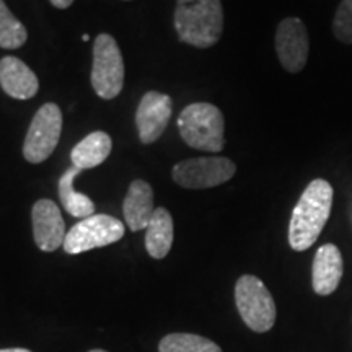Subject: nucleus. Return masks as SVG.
Listing matches in <instances>:
<instances>
[{
	"label": "nucleus",
	"mask_w": 352,
	"mask_h": 352,
	"mask_svg": "<svg viewBox=\"0 0 352 352\" xmlns=\"http://www.w3.org/2000/svg\"><path fill=\"white\" fill-rule=\"evenodd\" d=\"M90 352H107V351H103V349H94V351H90Z\"/></svg>",
	"instance_id": "nucleus-24"
},
{
	"label": "nucleus",
	"mask_w": 352,
	"mask_h": 352,
	"mask_svg": "<svg viewBox=\"0 0 352 352\" xmlns=\"http://www.w3.org/2000/svg\"><path fill=\"white\" fill-rule=\"evenodd\" d=\"M310 51L307 26L300 19L290 16L277 25L276 52L279 63L289 74H298L305 67Z\"/></svg>",
	"instance_id": "nucleus-9"
},
{
	"label": "nucleus",
	"mask_w": 352,
	"mask_h": 352,
	"mask_svg": "<svg viewBox=\"0 0 352 352\" xmlns=\"http://www.w3.org/2000/svg\"><path fill=\"white\" fill-rule=\"evenodd\" d=\"M82 39H83V41H88V39H90V36H88V34H83Z\"/></svg>",
	"instance_id": "nucleus-23"
},
{
	"label": "nucleus",
	"mask_w": 352,
	"mask_h": 352,
	"mask_svg": "<svg viewBox=\"0 0 352 352\" xmlns=\"http://www.w3.org/2000/svg\"><path fill=\"white\" fill-rule=\"evenodd\" d=\"M50 2L56 8H60V10H65L74 3V0H50Z\"/></svg>",
	"instance_id": "nucleus-21"
},
{
	"label": "nucleus",
	"mask_w": 352,
	"mask_h": 352,
	"mask_svg": "<svg viewBox=\"0 0 352 352\" xmlns=\"http://www.w3.org/2000/svg\"><path fill=\"white\" fill-rule=\"evenodd\" d=\"M236 165L226 157H197L173 166V179L188 189H208L230 182Z\"/></svg>",
	"instance_id": "nucleus-8"
},
{
	"label": "nucleus",
	"mask_w": 352,
	"mask_h": 352,
	"mask_svg": "<svg viewBox=\"0 0 352 352\" xmlns=\"http://www.w3.org/2000/svg\"><path fill=\"white\" fill-rule=\"evenodd\" d=\"M80 170L76 166H70L59 179V199L64 209L72 215V217L87 219L95 214V204L87 195H80L74 189V179L77 178Z\"/></svg>",
	"instance_id": "nucleus-17"
},
{
	"label": "nucleus",
	"mask_w": 352,
	"mask_h": 352,
	"mask_svg": "<svg viewBox=\"0 0 352 352\" xmlns=\"http://www.w3.org/2000/svg\"><path fill=\"white\" fill-rule=\"evenodd\" d=\"M173 111V101L160 91H147L140 100L135 124L142 144H153L164 134Z\"/></svg>",
	"instance_id": "nucleus-10"
},
{
	"label": "nucleus",
	"mask_w": 352,
	"mask_h": 352,
	"mask_svg": "<svg viewBox=\"0 0 352 352\" xmlns=\"http://www.w3.org/2000/svg\"><path fill=\"white\" fill-rule=\"evenodd\" d=\"M235 303L241 320L253 331L266 333L274 327V298L259 277L245 274L236 280Z\"/></svg>",
	"instance_id": "nucleus-4"
},
{
	"label": "nucleus",
	"mask_w": 352,
	"mask_h": 352,
	"mask_svg": "<svg viewBox=\"0 0 352 352\" xmlns=\"http://www.w3.org/2000/svg\"><path fill=\"white\" fill-rule=\"evenodd\" d=\"M160 352H222L214 341L191 333H173L158 344Z\"/></svg>",
	"instance_id": "nucleus-18"
},
{
	"label": "nucleus",
	"mask_w": 352,
	"mask_h": 352,
	"mask_svg": "<svg viewBox=\"0 0 352 352\" xmlns=\"http://www.w3.org/2000/svg\"><path fill=\"white\" fill-rule=\"evenodd\" d=\"M63 134V113L56 103H46L34 114L26 132L23 157L30 164H43L52 155Z\"/></svg>",
	"instance_id": "nucleus-7"
},
{
	"label": "nucleus",
	"mask_w": 352,
	"mask_h": 352,
	"mask_svg": "<svg viewBox=\"0 0 352 352\" xmlns=\"http://www.w3.org/2000/svg\"><path fill=\"white\" fill-rule=\"evenodd\" d=\"M34 243L41 252L51 253L64 246L65 222L59 206L51 199H39L32 209Z\"/></svg>",
	"instance_id": "nucleus-11"
},
{
	"label": "nucleus",
	"mask_w": 352,
	"mask_h": 352,
	"mask_svg": "<svg viewBox=\"0 0 352 352\" xmlns=\"http://www.w3.org/2000/svg\"><path fill=\"white\" fill-rule=\"evenodd\" d=\"M111 138L103 131H95L83 138L70 152L72 165L78 170H90L103 164L111 153Z\"/></svg>",
	"instance_id": "nucleus-15"
},
{
	"label": "nucleus",
	"mask_w": 352,
	"mask_h": 352,
	"mask_svg": "<svg viewBox=\"0 0 352 352\" xmlns=\"http://www.w3.org/2000/svg\"><path fill=\"white\" fill-rule=\"evenodd\" d=\"M175 30L182 43L199 50L212 47L223 32L222 0H176Z\"/></svg>",
	"instance_id": "nucleus-2"
},
{
	"label": "nucleus",
	"mask_w": 352,
	"mask_h": 352,
	"mask_svg": "<svg viewBox=\"0 0 352 352\" xmlns=\"http://www.w3.org/2000/svg\"><path fill=\"white\" fill-rule=\"evenodd\" d=\"M153 189L144 179H134L129 184L122 204V212L131 232H139L148 227L153 215Z\"/></svg>",
	"instance_id": "nucleus-14"
},
{
	"label": "nucleus",
	"mask_w": 352,
	"mask_h": 352,
	"mask_svg": "<svg viewBox=\"0 0 352 352\" xmlns=\"http://www.w3.org/2000/svg\"><path fill=\"white\" fill-rule=\"evenodd\" d=\"M342 272H344V263L340 248L333 243L320 246L311 270V285L315 292L318 296H331L341 283Z\"/></svg>",
	"instance_id": "nucleus-12"
},
{
	"label": "nucleus",
	"mask_w": 352,
	"mask_h": 352,
	"mask_svg": "<svg viewBox=\"0 0 352 352\" xmlns=\"http://www.w3.org/2000/svg\"><path fill=\"white\" fill-rule=\"evenodd\" d=\"M0 352H32V351L21 349V347H10V349H0Z\"/></svg>",
	"instance_id": "nucleus-22"
},
{
	"label": "nucleus",
	"mask_w": 352,
	"mask_h": 352,
	"mask_svg": "<svg viewBox=\"0 0 352 352\" xmlns=\"http://www.w3.org/2000/svg\"><path fill=\"white\" fill-rule=\"evenodd\" d=\"M145 248L153 259H164L173 245V217L165 208H157L145 228Z\"/></svg>",
	"instance_id": "nucleus-16"
},
{
	"label": "nucleus",
	"mask_w": 352,
	"mask_h": 352,
	"mask_svg": "<svg viewBox=\"0 0 352 352\" xmlns=\"http://www.w3.org/2000/svg\"><path fill=\"white\" fill-rule=\"evenodd\" d=\"M28 39V32L25 25L16 19L7 7L3 0H0V47L2 50H19Z\"/></svg>",
	"instance_id": "nucleus-19"
},
{
	"label": "nucleus",
	"mask_w": 352,
	"mask_h": 352,
	"mask_svg": "<svg viewBox=\"0 0 352 352\" xmlns=\"http://www.w3.org/2000/svg\"><path fill=\"white\" fill-rule=\"evenodd\" d=\"M333 208V188L327 179H314L294 208L289 223V243L296 252H305L318 240Z\"/></svg>",
	"instance_id": "nucleus-1"
},
{
	"label": "nucleus",
	"mask_w": 352,
	"mask_h": 352,
	"mask_svg": "<svg viewBox=\"0 0 352 352\" xmlns=\"http://www.w3.org/2000/svg\"><path fill=\"white\" fill-rule=\"evenodd\" d=\"M122 236L124 223L121 220L107 214H94L70 228L63 248L67 254H78L116 243Z\"/></svg>",
	"instance_id": "nucleus-6"
},
{
	"label": "nucleus",
	"mask_w": 352,
	"mask_h": 352,
	"mask_svg": "<svg viewBox=\"0 0 352 352\" xmlns=\"http://www.w3.org/2000/svg\"><path fill=\"white\" fill-rule=\"evenodd\" d=\"M0 87L15 100H30L38 94L36 74L19 57L7 56L0 60Z\"/></svg>",
	"instance_id": "nucleus-13"
},
{
	"label": "nucleus",
	"mask_w": 352,
	"mask_h": 352,
	"mask_svg": "<svg viewBox=\"0 0 352 352\" xmlns=\"http://www.w3.org/2000/svg\"><path fill=\"white\" fill-rule=\"evenodd\" d=\"M91 87L103 100L116 98L124 87V60L116 39L108 33L98 34L94 43Z\"/></svg>",
	"instance_id": "nucleus-5"
},
{
	"label": "nucleus",
	"mask_w": 352,
	"mask_h": 352,
	"mask_svg": "<svg viewBox=\"0 0 352 352\" xmlns=\"http://www.w3.org/2000/svg\"><path fill=\"white\" fill-rule=\"evenodd\" d=\"M178 131L182 139L191 148L202 152H220L226 145L223 131L226 120L215 104L191 103L178 118Z\"/></svg>",
	"instance_id": "nucleus-3"
},
{
	"label": "nucleus",
	"mask_w": 352,
	"mask_h": 352,
	"mask_svg": "<svg viewBox=\"0 0 352 352\" xmlns=\"http://www.w3.org/2000/svg\"><path fill=\"white\" fill-rule=\"evenodd\" d=\"M333 33L338 41L352 44V0H342L333 20Z\"/></svg>",
	"instance_id": "nucleus-20"
}]
</instances>
